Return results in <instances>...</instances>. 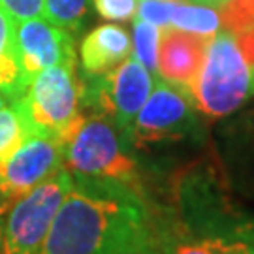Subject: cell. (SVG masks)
I'll use <instances>...</instances> for the list:
<instances>
[{
  "mask_svg": "<svg viewBox=\"0 0 254 254\" xmlns=\"http://www.w3.org/2000/svg\"><path fill=\"white\" fill-rule=\"evenodd\" d=\"M177 2H187V4H201V6H211L218 9L226 0H177Z\"/></svg>",
  "mask_w": 254,
  "mask_h": 254,
  "instance_id": "obj_24",
  "label": "cell"
},
{
  "mask_svg": "<svg viewBox=\"0 0 254 254\" xmlns=\"http://www.w3.org/2000/svg\"><path fill=\"white\" fill-rule=\"evenodd\" d=\"M72 189L73 175L63 168L32 190L19 196L4 218L0 254L40 253L57 211Z\"/></svg>",
  "mask_w": 254,
  "mask_h": 254,
  "instance_id": "obj_5",
  "label": "cell"
},
{
  "mask_svg": "<svg viewBox=\"0 0 254 254\" xmlns=\"http://www.w3.org/2000/svg\"><path fill=\"white\" fill-rule=\"evenodd\" d=\"M0 8L13 21L42 17L44 15V0H0Z\"/></svg>",
  "mask_w": 254,
  "mask_h": 254,
  "instance_id": "obj_21",
  "label": "cell"
},
{
  "mask_svg": "<svg viewBox=\"0 0 254 254\" xmlns=\"http://www.w3.org/2000/svg\"><path fill=\"white\" fill-rule=\"evenodd\" d=\"M11 106L21 115L27 134L63 141L66 132L83 115V81L75 63L51 66L34 75L25 94Z\"/></svg>",
  "mask_w": 254,
  "mask_h": 254,
  "instance_id": "obj_4",
  "label": "cell"
},
{
  "mask_svg": "<svg viewBox=\"0 0 254 254\" xmlns=\"http://www.w3.org/2000/svg\"><path fill=\"white\" fill-rule=\"evenodd\" d=\"M13 201H15V198H13L2 185H0V215H6Z\"/></svg>",
  "mask_w": 254,
  "mask_h": 254,
  "instance_id": "obj_23",
  "label": "cell"
},
{
  "mask_svg": "<svg viewBox=\"0 0 254 254\" xmlns=\"http://www.w3.org/2000/svg\"><path fill=\"white\" fill-rule=\"evenodd\" d=\"M132 55V40L123 27L115 23L92 28L83 38L79 47L83 73L87 77H96L117 68L123 61Z\"/></svg>",
  "mask_w": 254,
  "mask_h": 254,
  "instance_id": "obj_12",
  "label": "cell"
},
{
  "mask_svg": "<svg viewBox=\"0 0 254 254\" xmlns=\"http://www.w3.org/2000/svg\"><path fill=\"white\" fill-rule=\"evenodd\" d=\"M89 9V0H44V17L68 32L79 30Z\"/></svg>",
  "mask_w": 254,
  "mask_h": 254,
  "instance_id": "obj_17",
  "label": "cell"
},
{
  "mask_svg": "<svg viewBox=\"0 0 254 254\" xmlns=\"http://www.w3.org/2000/svg\"><path fill=\"white\" fill-rule=\"evenodd\" d=\"M132 25V55L145 66L151 73H156V59H158V44L162 28L145 23L134 17Z\"/></svg>",
  "mask_w": 254,
  "mask_h": 254,
  "instance_id": "obj_16",
  "label": "cell"
},
{
  "mask_svg": "<svg viewBox=\"0 0 254 254\" xmlns=\"http://www.w3.org/2000/svg\"><path fill=\"white\" fill-rule=\"evenodd\" d=\"M139 0H94V8L104 19L113 23H125L136 17Z\"/></svg>",
  "mask_w": 254,
  "mask_h": 254,
  "instance_id": "obj_20",
  "label": "cell"
},
{
  "mask_svg": "<svg viewBox=\"0 0 254 254\" xmlns=\"http://www.w3.org/2000/svg\"><path fill=\"white\" fill-rule=\"evenodd\" d=\"M170 27L187 30L192 34L213 36L222 28V25H220L218 9L211 6H201V4H187V2L173 0Z\"/></svg>",
  "mask_w": 254,
  "mask_h": 254,
  "instance_id": "obj_15",
  "label": "cell"
},
{
  "mask_svg": "<svg viewBox=\"0 0 254 254\" xmlns=\"http://www.w3.org/2000/svg\"><path fill=\"white\" fill-rule=\"evenodd\" d=\"M198 115L189 92L154 75L153 91L127 132V139L132 151L183 141L196 134Z\"/></svg>",
  "mask_w": 254,
  "mask_h": 254,
  "instance_id": "obj_6",
  "label": "cell"
},
{
  "mask_svg": "<svg viewBox=\"0 0 254 254\" xmlns=\"http://www.w3.org/2000/svg\"><path fill=\"white\" fill-rule=\"evenodd\" d=\"M27 130L13 106L0 108V160H4L25 139Z\"/></svg>",
  "mask_w": 254,
  "mask_h": 254,
  "instance_id": "obj_18",
  "label": "cell"
},
{
  "mask_svg": "<svg viewBox=\"0 0 254 254\" xmlns=\"http://www.w3.org/2000/svg\"><path fill=\"white\" fill-rule=\"evenodd\" d=\"M4 218H6V215H0V251H2V234H4Z\"/></svg>",
  "mask_w": 254,
  "mask_h": 254,
  "instance_id": "obj_25",
  "label": "cell"
},
{
  "mask_svg": "<svg viewBox=\"0 0 254 254\" xmlns=\"http://www.w3.org/2000/svg\"><path fill=\"white\" fill-rule=\"evenodd\" d=\"M64 168L75 179L119 183L137 189L136 160L127 136L102 115H81L63 137Z\"/></svg>",
  "mask_w": 254,
  "mask_h": 254,
  "instance_id": "obj_3",
  "label": "cell"
},
{
  "mask_svg": "<svg viewBox=\"0 0 254 254\" xmlns=\"http://www.w3.org/2000/svg\"><path fill=\"white\" fill-rule=\"evenodd\" d=\"M209 40L211 36L192 34L175 27H164L154 75L190 94L205 59Z\"/></svg>",
  "mask_w": 254,
  "mask_h": 254,
  "instance_id": "obj_11",
  "label": "cell"
},
{
  "mask_svg": "<svg viewBox=\"0 0 254 254\" xmlns=\"http://www.w3.org/2000/svg\"><path fill=\"white\" fill-rule=\"evenodd\" d=\"M154 236L137 189L73 177L38 254H145Z\"/></svg>",
  "mask_w": 254,
  "mask_h": 254,
  "instance_id": "obj_1",
  "label": "cell"
},
{
  "mask_svg": "<svg viewBox=\"0 0 254 254\" xmlns=\"http://www.w3.org/2000/svg\"><path fill=\"white\" fill-rule=\"evenodd\" d=\"M217 147L230 187L241 198L254 201V106L226 117Z\"/></svg>",
  "mask_w": 254,
  "mask_h": 254,
  "instance_id": "obj_10",
  "label": "cell"
},
{
  "mask_svg": "<svg viewBox=\"0 0 254 254\" xmlns=\"http://www.w3.org/2000/svg\"><path fill=\"white\" fill-rule=\"evenodd\" d=\"M153 87L154 73L130 55L108 73L83 81V106L111 121L127 136Z\"/></svg>",
  "mask_w": 254,
  "mask_h": 254,
  "instance_id": "obj_7",
  "label": "cell"
},
{
  "mask_svg": "<svg viewBox=\"0 0 254 254\" xmlns=\"http://www.w3.org/2000/svg\"><path fill=\"white\" fill-rule=\"evenodd\" d=\"M13 44L19 68L27 83L51 66L75 63L72 32L53 25L44 15L15 21Z\"/></svg>",
  "mask_w": 254,
  "mask_h": 254,
  "instance_id": "obj_8",
  "label": "cell"
},
{
  "mask_svg": "<svg viewBox=\"0 0 254 254\" xmlns=\"http://www.w3.org/2000/svg\"><path fill=\"white\" fill-rule=\"evenodd\" d=\"M230 234L237 241L239 254H254V218L239 220Z\"/></svg>",
  "mask_w": 254,
  "mask_h": 254,
  "instance_id": "obj_22",
  "label": "cell"
},
{
  "mask_svg": "<svg viewBox=\"0 0 254 254\" xmlns=\"http://www.w3.org/2000/svg\"><path fill=\"white\" fill-rule=\"evenodd\" d=\"M145 254H239V247L232 234L194 236L185 230L166 234L156 228L153 245Z\"/></svg>",
  "mask_w": 254,
  "mask_h": 254,
  "instance_id": "obj_13",
  "label": "cell"
},
{
  "mask_svg": "<svg viewBox=\"0 0 254 254\" xmlns=\"http://www.w3.org/2000/svg\"><path fill=\"white\" fill-rule=\"evenodd\" d=\"M2 106H4V96L0 94V108H2Z\"/></svg>",
  "mask_w": 254,
  "mask_h": 254,
  "instance_id": "obj_26",
  "label": "cell"
},
{
  "mask_svg": "<svg viewBox=\"0 0 254 254\" xmlns=\"http://www.w3.org/2000/svg\"><path fill=\"white\" fill-rule=\"evenodd\" d=\"M172 8L173 0H139L136 17L160 28L170 27Z\"/></svg>",
  "mask_w": 254,
  "mask_h": 254,
  "instance_id": "obj_19",
  "label": "cell"
},
{
  "mask_svg": "<svg viewBox=\"0 0 254 254\" xmlns=\"http://www.w3.org/2000/svg\"><path fill=\"white\" fill-rule=\"evenodd\" d=\"M13 25L15 21L0 8V94L11 104L17 102L28 87L15 57Z\"/></svg>",
  "mask_w": 254,
  "mask_h": 254,
  "instance_id": "obj_14",
  "label": "cell"
},
{
  "mask_svg": "<svg viewBox=\"0 0 254 254\" xmlns=\"http://www.w3.org/2000/svg\"><path fill=\"white\" fill-rule=\"evenodd\" d=\"M64 168L63 143L55 137L27 134L0 160V185L17 200Z\"/></svg>",
  "mask_w": 254,
  "mask_h": 254,
  "instance_id": "obj_9",
  "label": "cell"
},
{
  "mask_svg": "<svg viewBox=\"0 0 254 254\" xmlns=\"http://www.w3.org/2000/svg\"><path fill=\"white\" fill-rule=\"evenodd\" d=\"M190 94L207 119H226L254 100V27L211 36Z\"/></svg>",
  "mask_w": 254,
  "mask_h": 254,
  "instance_id": "obj_2",
  "label": "cell"
}]
</instances>
